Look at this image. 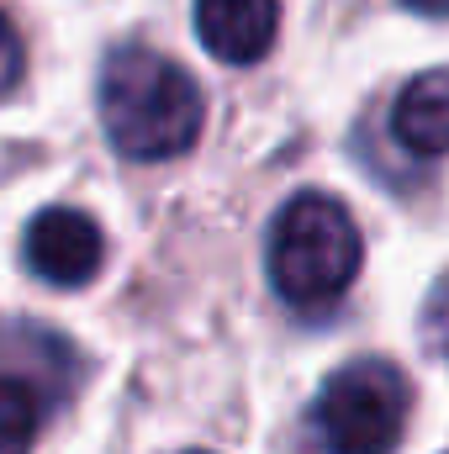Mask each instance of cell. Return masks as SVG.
<instances>
[{
  "mask_svg": "<svg viewBox=\"0 0 449 454\" xmlns=\"http://www.w3.org/2000/svg\"><path fill=\"white\" fill-rule=\"evenodd\" d=\"M407 375L391 359H349L312 407V434L328 454H391L407 423Z\"/></svg>",
  "mask_w": 449,
  "mask_h": 454,
  "instance_id": "obj_3",
  "label": "cell"
},
{
  "mask_svg": "<svg viewBox=\"0 0 449 454\" xmlns=\"http://www.w3.org/2000/svg\"><path fill=\"white\" fill-rule=\"evenodd\" d=\"M391 132L407 153L418 159H439L449 153V69H429L418 74L397 106H391Z\"/></svg>",
  "mask_w": 449,
  "mask_h": 454,
  "instance_id": "obj_6",
  "label": "cell"
},
{
  "mask_svg": "<svg viewBox=\"0 0 449 454\" xmlns=\"http://www.w3.org/2000/svg\"><path fill=\"white\" fill-rule=\"evenodd\" d=\"M201 90L196 80L154 53V48H116L101 69V121L116 153L154 164V159H175L196 143L201 132Z\"/></svg>",
  "mask_w": 449,
  "mask_h": 454,
  "instance_id": "obj_1",
  "label": "cell"
},
{
  "mask_svg": "<svg viewBox=\"0 0 449 454\" xmlns=\"http://www.w3.org/2000/svg\"><path fill=\"white\" fill-rule=\"evenodd\" d=\"M21 64H27V53H21V37H16L11 16L0 11V96H5V90H16V80H21Z\"/></svg>",
  "mask_w": 449,
  "mask_h": 454,
  "instance_id": "obj_8",
  "label": "cell"
},
{
  "mask_svg": "<svg viewBox=\"0 0 449 454\" xmlns=\"http://www.w3.org/2000/svg\"><path fill=\"white\" fill-rule=\"evenodd\" d=\"M37 439V391L16 375L0 380V454H27Z\"/></svg>",
  "mask_w": 449,
  "mask_h": 454,
  "instance_id": "obj_7",
  "label": "cell"
},
{
  "mask_svg": "<svg viewBox=\"0 0 449 454\" xmlns=\"http://www.w3.org/2000/svg\"><path fill=\"white\" fill-rule=\"evenodd\" d=\"M359 275V227L328 191H302L270 223V286L302 307L323 312Z\"/></svg>",
  "mask_w": 449,
  "mask_h": 454,
  "instance_id": "obj_2",
  "label": "cell"
},
{
  "mask_svg": "<svg viewBox=\"0 0 449 454\" xmlns=\"http://www.w3.org/2000/svg\"><path fill=\"white\" fill-rule=\"evenodd\" d=\"M101 254H106L101 227L75 207H48L27 227V264L48 286H64V291L91 286L96 270H101Z\"/></svg>",
  "mask_w": 449,
  "mask_h": 454,
  "instance_id": "obj_4",
  "label": "cell"
},
{
  "mask_svg": "<svg viewBox=\"0 0 449 454\" xmlns=\"http://www.w3.org/2000/svg\"><path fill=\"white\" fill-rule=\"evenodd\" d=\"M402 5H413L423 16H449V0H402Z\"/></svg>",
  "mask_w": 449,
  "mask_h": 454,
  "instance_id": "obj_10",
  "label": "cell"
},
{
  "mask_svg": "<svg viewBox=\"0 0 449 454\" xmlns=\"http://www.w3.org/2000/svg\"><path fill=\"white\" fill-rule=\"evenodd\" d=\"M196 454H207V450H196Z\"/></svg>",
  "mask_w": 449,
  "mask_h": 454,
  "instance_id": "obj_11",
  "label": "cell"
},
{
  "mask_svg": "<svg viewBox=\"0 0 449 454\" xmlns=\"http://www.w3.org/2000/svg\"><path fill=\"white\" fill-rule=\"evenodd\" d=\"M434 333H439V343H445V354H449V291L439 296V307H434Z\"/></svg>",
  "mask_w": 449,
  "mask_h": 454,
  "instance_id": "obj_9",
  "label": "cell"
},
{
  "mask_svg": "<svg viewBox=\"0 0 449 454\" xmlns=\"http://www.w3.org/2000/svg\"><path fill=\"white\" fill-rule=\"evenodd\" d=\"M280 32V0H196V37L223 64H259Z\"/></svg>",
  "mask_w": 449,
  "mask_h": 454,
  "instance_id": "obj_5",
  "label": "cell"
}]
</instances>
